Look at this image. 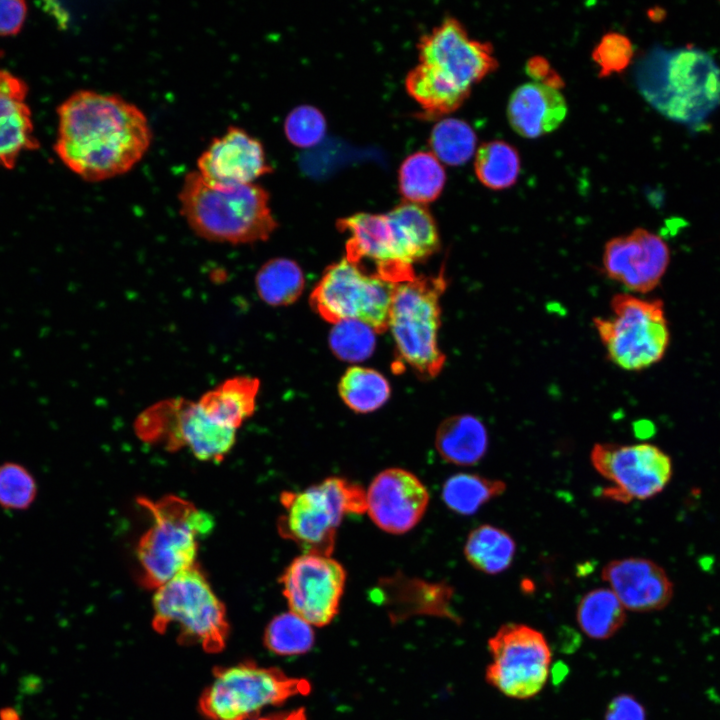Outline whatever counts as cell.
<instances>
[{
	"mask_svg": "<svg viewBox=\"0 0 720 720\" xmlns=\"http://www.w3.org/2000/svg\"><path fill=\"white\" fill-rule=\"evenodd\" d=\"M57 112L55 152L87 181L106 180L129 171L150 146L147 117L119 95L79 90Z\"/></svg>",
	"mask_w": 720,
	"mask_h": 720,
	"instance_id": "1",
	"label": "cell"
},
{
	"mask_svg": "<svg viewBox=\"0 0 720 720\" xmlns=\"http://www.w3.org/2000/svg\"><path fill=\"white\" fill-rule=\"evenodd\" d=\"M180 212L191 230L212 242L232 245L267 240L278 223L265 188L252 183L218 186L198 172L184 177L178 195Z\"/></svg>",
	"mask_w": 720,
	"mask_h": 720,
	"instance_id": "2",
	"label": "cell"
},
{
	"mask_svg": "<svg viewBox=\"0 0 720 720\" xmlns=\"http://www.w3.org/2000/svg\"><path fill=\"white\" fill-rule=\"evenodd\" d=\"M642 95L665 117L697 124L720 104V67L696 47L656 48L637 72Z\"/></svg>",
	"mask_w": 720,
	"mask_h": 720,
	"instance_id": "3",
	"label": "cell"
},
{
	"mask_svg": "<svg viewBox=\"0 0 720 720\" xmlns=\"http://www.w3.org/2000/svg\"><path fill=\"white\" fill-rule=\"evenodd\" d=\"M138 503L153 519L137 546L142 583L157 589L196 564L197 539L212 530L214 521L207 512L174 495L155 501L142 497Z\"/></svg>",
	"mask_w": 720,
	"mask_h": 720,
	"instance_id": "4",
	"label": "cell"
},
{
	"mask_svg": "<svg viewBox=\"0 0 720 720\" xmlns=\"http://www.w3.org/2000/svg\"><path fill=\"white\" fill-rule=\"evenodd\" d=\"M447 287L444 269L435 276H415L395 286L388 329L397 362L423 380L438 376L446 356L439 346L440 299Z\"/></svg>",
	"mask_w": 720,
	"mask_h": 720,
	"instance_id": "5",
	"label": "cell"
},
{
	"mask_svg": "<svg viewBox=\"0 0 720 720\" xmlns=\"http://www.w3.org/2000/svg\"><path fill=\"white\" fill-rule=\"evenodd\" d=\"M283 513L277 521L281 537L303 553L331 556L337 530L346 515L366 512V492L341 477H328L302 491H283Z\"/></svg>",
	"mask_w": 720,
	"mask_h": 720,
	"instance_id": "6",
	"label": "cell"
},
{
	"mask_svg": "<svg viewBox=\"0 0 720 720\" xmlns=\"http://www.w3.org/2000/svg\"><path fill=\"white\" fill-rule=\"evenodd\" d=\"M610 310L608 317H595L593 325L615 366L641 371L664 357L670 332L660 299L620 293L612 297Z\"/></svg>",
	"mask_w": 720,
	"mask_h": 720,
	"instance_id": "7",
	"label": "cell"
},
{
	"mask_svg": "<svg viewBox=\"0 0 720 720\" xmlns=\"http://www.w3.org/2000/svg\"><path fill=\"white\" fill-rule=\"evenodd\" d=\"M153 612L152 626L159 633L176 624L184 643L199 644L210 653L225 646L229 632L225 606L197 564L156 589Z\"/></svg>",
	"mask_w": 720,
	"mask_h": 720,
	"instance_id": "8",
	"label": "cell"
},
{
	"mask_svg": "<svg viewBox=\"0 0 720 720\" xmlns=\"http://www.w3.org/2000/svg\"><path fill=\"white\" fill-rule=\"evenodd\" d=\"M213 676L199 701L200 711L210 720H249L264 707L311 690L306 679L253 663L216 668Z\"/></svg>",
	"mask_w": 720,
	"mask_h": 720,
	"instance_id": "9",
	"label": "cell"
},
{
	"mask_svg": "<svg viewBox=\"0 0 720 720\" xmlns=\"http://www.w3.org/2000/svg\"><path fill=\"white\" fill-rule=\"evenodd\" d=\"M396 285L344 257L326 268L310 295V305L329 323L353 319L382 333L388 329Z\"/></svg>",
	"mask_w": 720,
	"mask_h": 720,
	"instance_id": "10",
	"label": "cell"
},
{
	"mask_svg": "<svg viewBox=\"0 0 720 720\" xmlns=\"http://www.w3.org/2000/svg\"><path fill=\"white\" fill-rule=\"evenodd\" d=\"M135 426L143 440L168 450L187 447L203 461H221L233 447L237 432L213 419L197 401L184 398L157 402L139 415Z\"/></svg>",
	"mask_w": 720,
	"mask_h": 720,
	"instance_id": "11",
	"label": "cell"
},
{
	"mask_svg": "<svg viewBox=\"0 0 720 720\" xmlns=\"http://www.w3.org/2000/svg\"><path fill=\"white\" fill-rule=\"evenodd\" d=\"M487 682L505 696L528 699L547 682L551 650L544 635L520 623H507L489 638Z\"/></svg>",
	"mask_w": 720,
	"mask_h": 720,
	"instance_id": "12",
	"label": "cell"
},
{
	"mask_svg": "<svg viewBox=\"0 0 720 720\" xmlns=\"http://www.w3.org/2000/svg\"><path fill=\"white\" fill-rule=\"evenodd\" d=\"M590 458L594 469L613 484L603 496L622 503L656 496L672 477L670 457L649 443H597Z\"/></svg>",
	"mask_w": 720,
	"mask_h": 720,
	"instance_id": "13",
	"label": "cell"
},
{
	"mask_svg": "<svg viewBox=\"0 0 720 720\" xmlns=\"http://www.w3.org/2000/svg\"><path fill=\"white\" fill-rule=\"evenodd\" d=\"M346 577L345 568L331 556L303 553L284 569L279 582L290 611L322 627L338 613Z\"/></svg>",
	"mask_w": 720,
	"mask_h": 720,
	"instance_id": "14",
	"label": "cell"
},
{
	"mask_svg": "<svg viewBox=\"0 0 720 720\" xmlns=\"http://www.w3.org/2000/svg\"><path fill=\"white\" fill-rule=\"evenodd\" d=\"M417 48L419 62L435 67L468 90L498 66L492 45L470 38L462 23L451 16L421 35Z\"/></svg>",
	"mask_w": 720,
	"mask_h": 720,
	"instance_id": "15",
	"label": "cell"
},
{
	"mask_svg": "<svg viewBox=\"0 0 720 720\" xmlns=\"http://www.w3.org/2000/svg\"><path fill=\"white\" fill-rule=\"evenodd\" d=\"M669 262L666 242L644 228L608 240L602 254L607 277L640 294L649 293L659 285Z\"/></svg>",
	"mask_w": 720,
	"mask_h": 720,
	"instance_id": "16",
	"label": "cell"
},
{
	"mask_svg": "<svg viewBox=\"0 0 720 720\" xmlns=\"http://www.w3.org/2000/svg\"><path fill=\"white\" fill-rule=\"evenodd\" d=\"M429 492L412 472L398 467L378 473L366 491V512L372 522L389 534H404L423 518Z\"/></svg>",
	"mask_w": 720,
	"mask_h": 720,
	"instance_id": "17",
	"label": "cell"
},
{
	"mask_svg": "<svg viewBox=\"0 0 720 720\" xmlns=\"http://www.w3.org/2000/svg\"><path fill=\"white\" fill-rule=\"evenodd\" d=\"M197 168L207 182L218 186L252 183L272 171L262 143L235 126L209 143Z\"/></svg>",
	"mask_w": 720,
	"mask_h": 720,
	"instance_id": "18",
	"label": "cell"
},
{
	"mask_svg": "<svg viewBox=\"0 0 720 720\" xmlns=\"http://www.w3.org/2000/svg\"><path fill=\"white\" fill-rule=\"evenodd\" d=\"M337 228L348 235L345 258L361 265L374 264L381 278L399 284L412 280L416 274L413 267L401 264L395 256L391 230L386 213L359 212L339 218Z\"/></svg>",
	"mask_w": 720,
	"mask_h": 720,
	"instance_id": "19",
	"label": "cell"
},
{
	"mask_svg": "<svg viewBox=\"0 0 720 720\" xmlns=\"http://www.w3.org/2000/svg\"><path fill=\"white\" fill-rule=\"evenodd\" d=\"M602 579L625 609L651 612L666 607L673 596V584L657 563L639 557L610 561Z\"/></svg>",
	"mask_w": 720,
	"mask_h": 720,
	"instance_id": "20",
	"label": "cell"
},
{
	"mask_svg": "<svg viewBox=\"0 0 720 720\" xmlns=\"http://www.w3.org/2000/svg\"><path fill=\"white\" fill-rule=\"evenodd\" d=\"M25 82L0 70V166L13 168L19 155L39 147Z\"/></svg>",
	"mask_w": 720,
	"mask_h": 720,
	"instance_id": "21",
	"label": "cell"
},
{
	"mask_svg": "<svg viewBox=\"0 0 720 720\" xmlns=\"http://www.w3.org/2000/svg\"><path fill=\"white\" fill-rule=\"evenodd\" d=\"M566 115L567 103L562 93L539 82L518 86L507 105L511 127L526 138H536L555 130Z\"/></svg>",
	"mask_w": 720,
	"mask_h": 720,
	"instance_id": "22",
	"label": "cell"
},
{
	"mask_svg": "<svg viewBox=\"0 0 720 720\" xmlns=\"http://www.w3.org/2000/svg\"><path fill=\"white\" fill-rule=\"evenodd\" d=\"M396 259L413 267L440 249L436 221L423 204L403 200L386 213Z\"/></svg>",
	"mask_w": 720,
	"mask_h": 720,
	"instance_id": "23",
	"label": "cell"
},
{
	"mask_svg": "<svg viewBox=\"0 0 720 720\" xmlns=\"http://www.w3.org/2000/svg\"><path fill=\"white\" fill-rule=\"evenodd\" d=\"M435 447L441 458L448 463L458 466L475 465L487 452V429L474 415L447 417L437 428Z\"/></svg>",
	"mask_w": 720,
	"mask_h": 720,
	"instance_id": "24",
	"label": "cell"
},
{
	"mask_svg": "<svg viewBox=\"0 0 720 720\" xmlns=\"http://www.w3.org/2000/svg\"><path fill=\"white\" fill-rule=\"evenodd\" d=\"M259 388L255 377L234 376L205 392L197 402L217 422L237 430L254 414Z\"/></svg>",
	"mask_w": 720,
	"mask_h": 720,
	"instance_id": "25",
	"label": "cell"
},
{
	"mask_svg": "<svg viewBox=\"0 0 720 720\" xmlns=\"http://www.w3.org/2000/svg\"><path fill=\"white\" fill-rule=\"evenodd\" d=\"M405 88L429 117L443 116L458 109L471 91L459 86L435 67L422 62L408 71Z\"/></svg>",
	"mask_w": 720,
	"mask_h": 720,
	"instance_id": "26",
	"label": "cell"
},
{
	"mask_svg": "<svg viewBox=\"0 0 720 720\" xmlns=\"http://www.w3.org/2000/svg\"><path fill=\"white\" fill-rule=\"evenodd\" d=\"M446 182L442 162L431 151H416L401 163L398 172L399 191L403 200L423 204L435 201Z\"/></svg>",
	"mask_w": 720,
	"mask_h": 720,
	"instance_id": "27",
	"label": "cell"
},
{
	"mask_svg": "<svg viewBox=\"0 0 720 720\" xmlns=\"http://www.w3.org/2000/svg\"><path fill=\"white\" fill-rule=\"evenodd\" d=\"M516 544L503 529L490 524L472 530L465 542L464 555L475 569L490 575L507 570L514 559Z\"/></svg>",
	"mask_w": 720,
	"mask_h": 720,
	"instance_id": "28",
	"label": "cell"
},
{
	"mask_svg": "<svg viewBox=\"0 0 720 720\" xmlns=\"http://www.w3.org/2000/svg\"><path fill=\"white\" fill-rule=\"evenodd\" d=\"M255 287L259 298L267 305L288 306L301 296L305 277L294 260L276 257L265 262L257 271Z\"/></svg>",
	"mask_w": 720,
	"mask_h": 720,
	"instance_id": "29",
	"label": "cell"
},
{
	"mask_svg": "<svg viewBox=\"0 0 720 720\" xmlns=\"http://www.w3.org/2000/svg\"><path fill=\"white\" fill-rule=\"evenodd\" d=\"M576 619L590 638L604 640L614 635L626 620V609L608 588H597L580 600Z\"/></svg>",
	"mask_w": 720,
	"mask_h": 720,
	"instance_id": "30",
	"label": "cell"
},
{
	"mask_svg": "<svg viewBox=\"0 0 720 720\" xmlns=\"http://www.w3.org/2000/svg\"><path fill=\"white\" fill-rule=\"evenodd\" d=\"M338 393L349 409L367 414L378 410L389 400L391 388L380 372L372 368L352 366L339 380Z\"/></svg>",
	"mask_w": 720,
	"mask_h": 720,
	"instance_id": "31",
	"label": "cell"
},
{
	"mask_svg": "<svg viewBox=\"0 0 720 720\" xmlns=\"http://www.w3.org/2000/svg\"><path fill=\"white\" fill-rule=\"evenodd\" d=\"M505 490L506 484L501 480L478 474L457 473L444 482L441 497L451 511L472 515Z\"/></svg>",
	"mask_w": 720,
	"mask_h": 720,
	"instance_id": "32",
	"label": "cell"
},
{
	"mask_svg": "<svg viewBox=\"0 0 720 720\" xmlns=\"http://www.w3.org/2000/svg\"><path fill=\"white\" fill-rule=\"evenodd\" d=\"M478 180L492 190H503L514 185L520 172L518 151L509 143L493 140L482 143L474 162Z\"/></svg>",
	"mask_w": 720,
	"mask_h": 720,
	"instance_id": "33",
	"label": "cell"
},
{
	"mask_svg": "<svg viewBox=\"0 0 720 720\" xmlns=\"http://www.w3.org/2000/svg\"><path fill=\"white\" fill-rule=\"evenodd\" d=\"M477 138L465 121L446 118L437 122L430 134L431 152L443 163L456 166L467 162L475 152Z\"/></svg>",
	"mask_w": 720,
	"mask_h": 720,
	"instance_id": "34",
	"label": "cell"
},
{
	"mask_svg": "<svg viewBox=\"0 0 720 720\" xmlns=\"http://www.w3.org/2000/svg\"><path fill=\"white\" fill-rule=\"evenodd\" d=\"M313 626L292 613L275 616L267 625L264 644L280 656H294L308 652L314 644Z\"/></svg>",
	"mask_w": 720,
	"mask_h": 720,
	"instance_id": "35",
	"label": "cell"
},
{
	"mask_svg": "<svg viewBox=\"0 0 720 720\" xmlns=\"http://www.w3.org/2000/svg\"><path fill=\"white\" fill-rule=\"evenodd\" d=\"M329 347L342 361L357 363L369 358L376 347V332L358 320H342L333 324Z\"/></svg>",
	"mask_w": 720,
	"mask_h": 720,
	"instance_id": "36",
	"label": "cell"
},
{
	"mask_svg": "<svg viewBox=\"0 0 720 720\" xmlns=\"http://www.w3.org/2000/svg\"><path fill=\"white\" fill-rule=\"evenodd\" d=\"M38 484L31 471L18 462L0 464V507L7 511H25L35 502Z\"/></svg>",
	"mask_w": 720,
	"mask_h": 720,
	"instance_id": "37",
	"label": "cell"
},
{
	"mask_svg": "<svg viewBox=\"0 0 720 720\" xmlns=\"http://www.w3.org/2000/svg\"><path fill=\"white\" fill-rule=\"evenodd\" d=\"M284 130L288 140L299 147L318 143L326 131L323 114L310 105H300L287 116Z\"/></svg>",
	"mask_w": 720,
	"mask_h": 720,
	"instance_id": "38",
	"label": "cell"
},
{
	"mask_svg": "<svg viewBox=\"0 0 720 720\" xmlns=\"http://www.w3.org/2000/svg\"><path fill=\"white\" fill-rule=\"evenodd\" d=\"M634 54L631 40L619 32L605 34L592 52V59L599 67L601 77L623 71Z\"/></svg>",
	"mask_w": 720,
	"mask_h": 720,
	"instance_id": "39",
	"label": "cell"
},
{
	"mask_svg": "<svg viewBox=\"0 0 720 720\" xmlns=\"http://www.w3.org/2000/svg\"><path fill=\"white\" fill-rule=\"evenodd\" d=\"M26 14L25 2L0 0V36L18 33L24 24Z\"/></svg>",
	"mask_w": 720,
	"mask_h": 720,
	"instance_id": "40",
	"label": "cell"
},
{
	"mask_svg": "<svg viewBox=\"0 0 720 720\" xmlns=\"http://www.w3.org/2000/svg\"><path fill=\"white\" fill-rule=\"evenodd\" d=\"M604 720H646L643 706L632 696L618 695L609 703Z\"/></svg>",
	"mask_w": 720,
	"mask_h": 720,
	"instance_id": "41",
	"label": "cell"
},
{
	"mask_svg": "<svg viewBox=\"0 0 720 720\" xmlns=\"http://www.w3.org/2000/svg\"><path fill=\"white\" fill-rule=\"evenodd\" d=\"M526 69L527 73L537 80L536 82L556 89L563 85V81L560 76L552 69L549 62L543 57L535 56L530 58Z\"/></svg>",
	"mask_w": 720,
	"mask_h": 720,
	"instance_id": "42",
	"label": "cell"
},
{
	"mask_svg": "<svg viewBox=\"0 0 720 720\" xmlns=\"http://www.w3.org/2000/svg\"><path fill=\"white\" fill-rule=\"evenodd\" d=\"M286 720H307L304 709H298L287 713Z\"/></svg>",
	"mask_w": 720,
	"mask_h": 720,
	"instance_id": "43",
	"label": "cell"
},
{
	"mask_svg": "<svg viewBox=\"0 0 720 720\" xmlns=\"http://www.w3.org/2000/svg\"><path fill=\"white\" fill-rule=\"evenodd\" d=\"M286 718H287V713H283V714H277V715H272V716H267V717L253 718L250 720H286Z\"/></svg>",
	"mask_w": 720,
	"mask_h": 720,
	"instance_id": "44",
	"label": "cell"
}]
</instances>
